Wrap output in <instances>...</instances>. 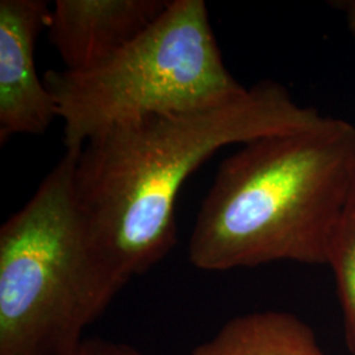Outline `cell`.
<instances>
[{
	"label": "cell",
	"instance_id": "obj_1",
	"mask_svg": "<svg viewBox=\"0 0 355 355\" xmlns=\"http://www.w3.org/2000/svg\"><path fill=\"white\" fill-rule=\"evenodd\" d=\"M322 116L265 79L224 102L111 128L76 154V198L117 272L129 282L177 245L175 205L187 178L233 144L308 127Z\"/></svg>",
	"mask_w": 355,
	"mask_h": 355
},
{
	"label": "cell",
	"instance_id": "obj_2",
	"mask_svg": "<svg viewBox=\"0 0 355 355\" xmlns=\"http://www.w3.org/2000/svg\"><path fill=\"white\" fill-rule=\"evenodd\" d=\"M355 127L318 121L242 145L218 166L200 204L189 258L205 271L278 261L327 265L349 199Z\"/></svg>",
	"mask_w": 355,
	"mask_h": 355
},
{
	"label": "cell",
	"instance_id": "obj_3",
	"mask_svg": "<svg viewBox=\"0 0 355 355\" xmlns=\"http://www.w3.org/2000/svg\"><path fill=\"white\" fill-rule=\"evenodd\" d=\"M64 153L0 228V355H71L127 280L76 198Z\"/></svg>",
	"mask_w": 355,
	"mask_h": 355
},
{
	"label": "cell",
	"instance_id": "obj_4",
	"mask_svg": "<svg viewBox=\"0 0 355 355\" xmlns=\"http://www.w3.org/2000/svg\"><path fill=\"white\" fill-rule=\"evenodd\" d=\"M42 79L64 121L66 152L74 154L111 128L224 102L246 89L223 61L203 0H170L105 62L85 71L48 70Z\"/></svg>",
	"mask_w": 355,
	"mask_h": 355
},
{
	"label": "cell",
	"instance_id": "obj_5",
	"mask_svg": "<svg viewBox=\"0 0 355 355\" xmlns=\"http://www.w3.org/2000/svg\"><path fill=\"white\" fill-rule=\"evenodd\" d=\"M51 10L42 0L0 1V144L17 135H42L58 117L35 64L38 36Z\"/></svg>",
	"mask_w": 355,
	"mask_h": 355
},
{
	"label": "cell",
	"instance_id": "obj_6",
	"mask_svg": "<svg viewBox=\"0 0 355 355\" xmlns=\"http://www.w3.org/2000/svg\"><path fill=\"white\" fill-rule=\"evenodd\" d=\"M170 0H57L48 37L67 71L110 60L165 12Z\"/></svg>",
	"mask_w": 355,
	"mask_h": 355
},
{
	"label": "cell",
	"instance_id": "obj_7",
	"mask_svg": "<svg viewBox=\"0 0 355 355\" xmlns=\"http://www.w3.org/2000/svg\"><path fill=\"white\" fill-rule=\"evenodd\" d=\"M191 355H327L315 331L295 315L262 311L232 318Z\"/></svg>",
	"mask_w": 355,
	"mask_h": 355
},
{
	"label": "cell",
	"instance_id": "obj_8",
	"mask_svg": "<svg viewBox=\"0 0 355 355\" xmlns=\"http://www.w3.org/2000/svg\"><path fill=\"white\" fill-rule=\"evenodd\" d=\"M327 265L337 282L346 345L355 355V214L347 208L330 239Z\"/></svg>",
	"mask_w": 355,
	"mask_h": 355
},
{
	"label": "cell",
	"instance_id": "obj_9",
	"mask_svg": "<svg viewBox=\"0 0 355 355\" xmlns=\"http://www.w3.org/2000/svg\"><path fill=\"white\" fill-rule=\"evenodd\" d=\"M71 355H149L128 343H114L102 338L83 340Z\"/></svg>",
	"mask_w": 355,
	"mask_h": 355
},
{
	"label": "cell",
	"instance_id": "obj_10",
	"mask_svg": "<svg viewBox=\"0 0 355 355\" xmlns=\"http://www.w3.org/2000/svg\"><path fill=\"white\" fill-rule=\"evenodd\" d=\"M341 8L345 11L347 26L352 31V33L355 36V0H349V1H341Z\"/></svg>",
	"mask_w": 355,
	"mask_h": 355
},
{
	"label": "cell",
	"instance_id": "obj_11",
	"mask_svg": "<svg viewBox=\"0 0 355 355\" xmlns=\"http://www.w3.org/2000/svg\"><path fill=\"white\" fill-rule=\"evenodd\" d=\"M347 209L355 214V166L350 180V190H349V199H347Z\"/></svg>",
	"mask_w": 355,
	"mask_h": 355
}]
</instances>
